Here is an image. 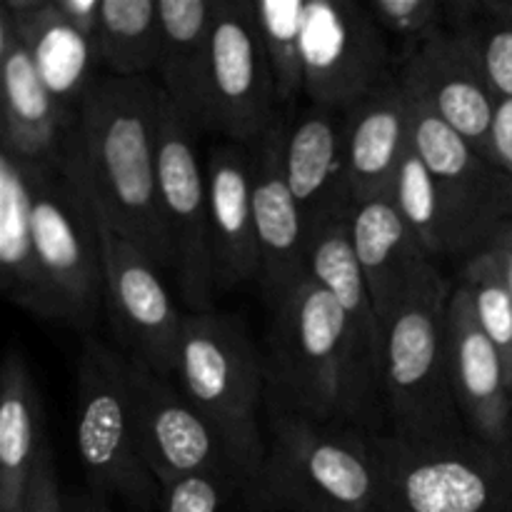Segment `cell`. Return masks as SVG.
<instances>
[{
	"instance_id": "1",
	"label": "cell",
	"mask_w": 512,
	"mask_h": 512,
	"mask_svg": "<svg viewBox=\"0 0 512 512\" xmlns=\"http://www.w3.org/2000/svg\"><path fill=\"white\" fill-rule=\"evenodd\" d=\"M268 305L265 410L380 435L383 383L365 365L328 290L308 273Z\"/></svg>"
},
{
	"instance_id": "2",
	"label": "cell",
	"mask_w": 512,
	"mask_h": 512,
	"mask_svg": "<svg viewBox=\"0 0 512 512\" xmlns=\"http://www.w3.org/2000/svg\"><path fill=\"white\" fill-rule=\"evenodd\" d=\"M158 80L98 73L75 108L73 155L95 208L158 268H173L158 183Z\"/></svg>"
},
{
	"instance_id": "3",
	"label": "cell",
	"mask_w": 512,
	"mask_h": 512,
	"mask_svg": "<svg viewBox=\"0 0 512 512\" xmlns=\"http://www.w3.org/2000/svg\"><path fill=\"white\" fill-rule=\"evenodd\" d=\"M268 450L245 512H378L375 435L268 413Z\"/></svg>"
},
{
	"instance_id": "4",
	"label": "cell",
	"mask_w": 512,
	"mask_h": 512,
	"mask_svg": "<svg viewBox=\"0 0 512 512\" xmlns=\"http://www.w3.org/2000/svg\"><path fill=\"white\" fill-rule=\"evenodd\" d=\"M453 288L438 265L383 320V395L393 435L453 440L470 435L455 400L448 363Z\"/></svg>"
},
{
	"instance_id": "5",
	"label": "cell",
	"mask_w": 512,
	"mask_h": 512,
	"mask_svg": "<svg viewBox=\"0 0 512 512\" xmlns=\"http://www.w3.org/2000/svg\"><path fill=\"white\" fill-rule=\"evenodd\" d=\"M175 383L228 448L245 490L263 468L265 363L243 318L233 313H185Z\"/></svg>"
},
{
	"instance_id": "6",
	"label": "cell",
	"mask_w": 512,
	"mask_h": 512,
	"mask_svg": "<svg viewBox=\"0 0 512 512\" xmlns=\"http://www.w3.org/2000/svg\"><path fill=\"white\" fill-rule=\"evenodd\" d=\"M378 512H512V450L473 435L410 440L375 435Z\"/></svg>"
},
{
	"instance_id": "7",
	"label": "cell",
	"mask_w": 512,
	"mask_h": 512,
	"mask_svg": "<svg viewBox=\"0 0 512 512\" xmlns=\"http://www.w3.org/2000/svg\"><path fill=\"white\" fill-rule=\"evenodd\" d=\"M30 193L35 255L60 323L93 328L105 305L103 250L73 143L63 165H30Z\"/></svg>"
},
{
	"instance_id": "8",
	"label": "cell",
	"mask_w": 512,
	"mask_h": 512,
	"mask_svg": "<svg viewBox=\"0 0 512 512\" xmlns=\"http://www.w3.org/2000/svg\"><path fill=\"white\" fill-rule=\"evenodd\" d=\"M75 448L88 475V490L130 508H160V488L140 455L125 388V355L98 338H85L78 355Z\"/></svg>"
},
{
	"instance_id": "9",
	"label": "cell",
	"mask_w": 512,
	"mask_h": 512,
	"mask_svg": "<svg viewBox=\"0 0 512 512\" xmlns=\"http://www.w3.org/2000/svg\"><path fill=\"white\" fill-rule=\"evenodd\" d=\"M408 105L410 145L438 188L450 255L473 258L512 223V175L490 163L413 95H408Z\"/></svg>"
},
{
	"instance_id": "10",
	"label": "cell",
	"mask_w": 512,
	"mask_h": 512,
	"mask_svg": "<svg viewBox=\"0 0 512 512\" xmlns=\"http://www.w3.org/2000/svg\"><path fill=\"white\" fill-rule=\"evenodd\" d=\"M158 183L180 300L190 313H210L215 270L205 163L198 153V130L180 118L165 93L158 120Z\"/></svg>"
},
{
	"instance_id": "11",
	"label": "cell",
	"mask_w": 512,
	"mask_h": 512,
	"mask_svg": "<svg viewBox=\"0 0 512 512\" xmlns=\"http://www.w3.org/2000/svg\"><path fill=\"white\" fill-rule=\"evenodd\" d=\"M388 35L365 3L305 0L303 73L310 105L350 110L395 73Z\"/></svg>"
},
{
	"instance_id": "12",
	"label": "cell",
	"mask_w": 512,
	"mask_h": 512,
	"mask_svg": "<svg viewBox=\"0 0 512 512\" xmlns=\"http://www.w3.org/2000/svg\"><path fill=\"white\" fill-rule=\"evenodd\" d=\"M93 213L103 250L105 305L115 338L120 340L128 358L148 365L163 378H175L183 313L175 308L163 278L158 275V265L123 233H118L95 205Z\"/></svg>"
},
{
	"instance_id": "13",
	"label": "cell",
	"mask_w": 512,
	"mask_h": 512,
	"mask_svg": "<svg viewBox=\"0 0 512 512\" xmlns=\"http://www.w3.org/2000/svg\"><path fill=\"white\" fill-rule=\"evenodd\" d=\"M208 130L250 148L280 115L253 0H215Z\"/></svg>"
},
{
	"instance_id": "14",
	"label": "cell",
	"mask_w": 512,
	"mask_h": 512,
	"mask_svg": "<svg viewBox=\"0 0 512 512\" xmlns=\"http://www.w3.org/2000/svg\"><path fill=\"white\" fill-rule=\"evenodd\" d=\"M125 388L140 455L160 488L210 470L235 473L245 483L220 435L173 378L125 355Z\"/></svg>"
},
{
	"instance_id": "15",
	"label": "cell",
	"mask_w": 512,
	"mask_h": 512,
	"mask_svg": "<svg viewBox=\"0 0 512 512\" xmlns=\"http://www.w3.org/2000/svg\"><path fill=\"white\" fill-rule=\"evenodd\" d=\"M395 78L405 93L420 100L488 158L490 125L498 100L468 35L445 30L428 43L405 48Z\"/></svg>"
},
{
	"instance_id": "16",
	"label": "cell",
	"mask_w": 512,
	"mask_h": 512,
	"mask_svg": "<svg viewBox=\"0 0 512 512\" xmlns=\"http://www.w3.org/2000/svg\"><path fill=\"white\" fill-rule=\"evenodd\" d=\"M290 113L280 110L268 133L250 145L253 155V213L260 245V288L265 300L293 288L308 275L310 235L303 208L285 178V135Z\"/></svg>"
},
{
	"instance_id": "17",
	"label": "cell",
	"mask_w": 512,
	"mask_h": 512,
	"mask_svg": "<svg viewBox=\"0 0 512 512\" xmlns=\"http://www.w3.org/2000/svg\"><path fill=\"white\" fill-rule=\"evenodd\" d=\"M450 383L473 438L512 450V383L505 360L485 335L470 295L455 285L448 303Z\"/></svg>"
},
{
	"instance_id": "18",
	"label": "cell",
	"mask_w": 512,
	"mask_h": 512,
	"mask_svg": "<svg viewBox=\"0 0 512 512\" xmlns=\"http://www.w3.org/2000/svg\"><path fill=\"white\" fill-rule=\"evenodd\" d=\"M0 150L30 165H63L75 133V110L65 108L40 78L30 50L0 13Z\"/></svg>"
},
{
	"instance_id": "19",
	"label": "cell",
	"mask_w": 512,
	"mask_h": 512,
	"mask_svg": "<svg viewBox=\"0 0 512 512\" xmlns=\"http://www.w3.org/2000/svg\"><path fill=\"white\" fill-rule=\"evenodd\" d=\"M283 163L285 178L303 208L310 235L350 215L353 195L348 180V110L308 103V108L290 115Z\"/></svg>"
},
{
	"instance_id": "20",
	"label": "cell",
	"mask_w": 512,
	"mask_h": 512,
	"mask_svg": "<svg viewBox=\"0 0 512 512\" xmlns=\"http://www.w3.org/2000/svg\"><path fill=\"white\" fill-rule=\"evenodd\" d=\"M215 290H235L260 280V245L253 213L250 148L220 140L205 158Z\"/></svg>"
},
{
	"instance_id": "21",
	"label": "cell",
	"mask_w": 512,
	"mask_h": 512,
	"mask_svg": "<svg viewBox=\"0 0 512 512\" xmlns=\"http://www.w3.org/2000/svg\"><path fill=\"white\" fill-rule=\"evenodd\" d=\"M350 238L383 323L435 260L425 253L390 193L353 205Z\"/></svg>"
},
{
	"instance_id": "22",
	"label": "cell",
	"mask_w": 512,
	"mask_h": 512,
	"mask_svg": "<svg viewBox=\"0 0 512 512\" xmlns=\"http://www.w3.org/2000/svg\"><path fill=\"white\" fill-rule=\"evenodd\" d=\"M215 0H160L158 85L193 130H208Z\"/></svg>"
},
{
	"instance_id": "23",
	"label": "cell",
	"mask_w": 512,
	"mask_h": 512,
	"mask_svg": "<svg viewBox=\"0 0 512 512\" xmlns=\"http://www.w3.org/2000/svg\"><path fill=\"white\" fill-rule=\"evenodd\" d=\"M408 148V93L398 78H390L348 110V180L353 205L393 190Z\"/></svg>"
},
{
	"instance_id": "24",
	"label": "cell",
	"mask_w": 512,
	"mask_h": 512,
	"mask_svg": "<svg viewBox=\"0 0 512 512\" xmlns=\"http://www.w3.org/2000/svg\"><path fill=\"white\" fill-rule=\"evenodd\" d=\"M0 283L5 295L35 318L60 323L33 243L30 165L0 150Z\"/></svg>"
},
{
	"instance_id": "25",
	"label": "cell",
	"mask_w": 512,
	"mask_h": 512,
	"mask_svg": "<svg viewBox=\"0 0 512 512\" xmlns=\"http://www.w3.org/2000/svg\"><path fill=\"white\" fill-rule=\"evenodd\" d=\"M48 443L35 380L23 350L10 348L0 373V512H25L30 483Z\"/></svg>"
},
{
	"instance_id": "26",
	"label": "cell",
	"mask_w": 512,
	"mask_h": 512,
	"mask_svg": "<svg viewBox=\"0 0 512 512\" xmlns=\"http://www.w3.org/2000/svg\"><path fill=\"white\" fill-rule=\"evenodd\" d=\"M308 273L343 310L350 335L370 373L383 383V323L350 238V215L323 225L310 243Z\"/></svg>"
},
{
	"instance_id": "27",
	"label": "cell",
	"mask_w": 512,
	"mask_h": 512,
	"mask_svg": "<svg viewBox=\"0 0 512 512\" xmlns=\"http://www.w3.org/2000/svg\"><path fill=\"white\" fill-rule=\"evenodd\" d=\"M0 13L18 30L50 93L65 108H78L98 75L93 43L60 18L53 0H5Z\"/></svg>"
},
{
	"instance_id": "28",
	"label": "cell",
	"mask_w": 512,
	"mask_h": 512,
	"mask_svg": "<svg viewBox=\"0 0 512 512\" xmlns=\"http://www.w3.org/2000/svg\"><path fill=\"white\" fill-rule=\"evenodd\" d=\"M93 50L100 73L145 78L163 50L158 0H103Z\"/></svg>"
},
{
	"instance_id": "29",
	"label": "cell",
	"mask_w": 512,
	"mask_h": 512,
	"mask_svg": "<svg viewBox=\"0 0 512 512\" xmlns=\"http://www.w3.org/2000/svg\"><path fill=\"white\" fill-rule=\"evenodd\" d=\"M260 38L275 83V100L285 113L305 98L303 25L305 0H253Z\"/></svg>"
},
{
	"instance_id": "30",
	"label": "cell",
	"mask_w": 512,
	"mask_h": 512,
	"mask_svg": "<svg viewBox=\"0 0 512 512\" xmlns=\"http://www.w3.org/2000/svg\"><path fill=\"white\" fill-rule=\"evenodd\" d=\"M460 285L468 290L485 335L503 355L512 383V290L503 263L490 245L468 258L460 273Z\"/></svg>"
},
{
	"instance_id": "31",
	"label": "cell",
	"mask_w": 512,
	"mask_h": 512,
	"mask_svg": "<svg viewBox=\"0 0 512 512\" xmlns=\"http://www.w3.org/2000/svg\"><path fill=\"white\" fill-rule=\"evenodd\" d=\"M390 195H393L395 205L403 213L405 223L410 225L415 238L425 248V253L433 260L450 258L448 228H445V215L438 198V188H435L428 168L420 160V155L415 153L413 145L405 153V160L400 165L398 175H395Z\"/></svg>"
},
{
	"instance_id": "32",
	"label": "cell",
	"mask_w": 512,
	"mask_h": 512,
	"mask_svg": "<svg viewBox=\"0 0 512 512\" xmlns=\"http://www.w3.org/2000/svg\"><path fill=\"white\" fill-rule=\"evenodd\" d=\"M478 53L480 68L485 80L493 90L495 100L512 98V20L488 8L485 0H480V10L473 23L465 30Z\"/></svg>"
},
{
	"instance_id": "33",
	"label": "cell",
	"mask_w": 512,
	"mask_h": 512,
	"mask_svg": "<svg viewBox=\"0 0 512 512\" xmlns=\"http://www.w3.org/2000/svg\"><path fill=\"white\" fill-rule=\"evenodd\" d=\"M365 8L385 35L405 40L408 48L448 30L445 0H370Z\"/></svg>"
},
{
	"instance_id": "34",
	"label": "cell",
	"mask_w": 512,
	"mask_h": 512,
	"mask_svg": "<svg viewBox=\"0 0 512 512\" xmlns=\"http://www.w3.org/2000/svg\"><path fill=\"white\" fill-rule=\"evenodd\" d=\"M243 493L245 483L235 473H195L165 485L158 512H228L235 495Z\"/></svg>"
},
{
	"instance_id": "35",
	"label": "cell",
	"mask_w": 512,
	"mask_h": 512,
	"mask_svg": "<svg viewBox=\"0 0 512 512\" xmlns=\"http://www.w3.org/2000/svg\"><path fill=\"white\" fill-rule=\"evenodd\" d=\"M25 512H68L65 510V495L63 488H60L55 453L50 443L43 445V453H40L38 465H35Z\"/></svg>"
},
{
	"instance_id": "36",
	"label": "cell",
	"mask_w": 512,
	"mask_h": 512,
	"mask_svg": "<svg viewBox=\"0 0 512 512\" xmlns=\"http://www.w3.org/2000/svg\"><path fill=\"white\" fill-rule=\"evenodd\" d=\"M488 160L512 175V98L498 100L495 105L488 138Z\"/></svg>"
},
{
	"instance_id": "37",
	"label": "cell",
	"mask_w": 512,
	"mask_h": 512,
	"mask_svg": "<svg viewBox=\"0 0 512 512\" xmlns=\"http://www.w3.org/2000/svg\"><path fill=\"white\" fill-rule=\"evenodd\" d=\"M55 10H58L60 18L70 25V28L78 30L80 35L95 43V35H98L100 25V5L103 0H53Z\"/></svg>"
},
{
	"instance_id": "38",
	"label": "cell",
	"mask_w": 512,
	"mask_h": 512,
	"mask_svg": "<svg viewBox=\"0 0 512 512\" xmlns=\"http://www.w3.org/2000/svg\"><path fill=\"white\" fill-rule=\"evenodd\" d=\"M65 510L68 512H110L108 500L100 498V495H95L93 490L65 495Z\"/></svg>"
},
{
	"instance_id": "39",
	"label": "cell",
	"mask_w": 512,
	"mask_h": 512,
	"mask_svg": "<svg viewBox=\"0 0 512 512\" xmlns=\"http://www.w3.org/2000/svg\"><path fill=\"white\" fill-rule=\"evenodd\" d=\"M490 248L498 253L500 263H503V270H505V278H508V285L512 290V223L493 240V243H490Z\"/></svg>"
},
{
	"instance_id": "40",
	"label": "cell",
	"mask_w": 512,
	"mask_h": 512,
	"mask_svg": "<svg viewBox=\"0 0 512 512\" xmlns=\"http://www.w3.org/2000/svg\"><path fill=\"white\" fill-rule=\"evenodd\" d=\"M488 3L490 10H495V13L505 15V18L512 20V0H485Z\"/></svg>"
}]
</instances>
